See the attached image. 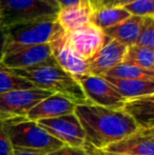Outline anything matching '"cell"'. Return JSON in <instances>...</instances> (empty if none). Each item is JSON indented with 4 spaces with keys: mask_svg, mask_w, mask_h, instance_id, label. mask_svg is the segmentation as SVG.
I'll return each mask as SVG.
<instances>
[{
    "mask_svg": "<svg viewBox=\"0 0 154 155\" xmlns=\"http://www.w3.org/2000/svg\"><path fill=\"white\" fill-rule=\"evenodd\" d=\"M12 155H42V154L33 153V152H25V151H14Z\"/></svg>",
    "mask_w": 154,
    "mask_h": 155,
    "instance_id": "1f68e13d",
    "label": "cell"
},
{
    "mask_svg": "<svg viewBox=\"0 0 154 155\" xmlns=\"http://www.w3.org/2000/svg\"><path fill=\"white\" fill-rule=\"evenodd\" d=\"M86 152L88 153V155H123V154H116V153H112V152H107L105 150H101V149H96L94 148L93 146L89 145V143H84V147Z\"/></svg>",
    "mask_w": 154,
    "mask_h": 155,
    "instance_id": "f1b7e54d",
    "label": "cell"
},
{
    "mask_svg": "<svg viewBox=\"0 0 154 155\" xmlns=\"http://www.w3.org/2000/svg\"><path fill=\"white\" fill-rule=\"evenodd\" d=\"M8 41L19 45L50 43L64 32L57 22V14L44 16L8 27Z\"/></svg>",
    "mask_w": 154,
    "mask_h": 155,
    "instance_id": "277c9868",
    "label": "cell"
},
{
    "mask_svg": "<svg viewBox=\"0 0 154 155\" xmlns=\"http://www.w3.org/2000/svg\"><path fill=\"white\" fill-rule=\"evenodd\" d=\"M133 45L154 50V17H150Z\"/></svg>",
    "mask_w": 154,
    "mask_h": 155,
    "instance_id": "cb8c5ba5",
    "label": "cell"
},
{
    "mask_svg": "<svg viewBox=\"0 0 154 155\" xmlns=\"http://www.w3.org/2000/svg\"><path fill=\"white\" fill-rule=\"evenodd\" d=\"M123 8L131 16L154 17V0H136Z\"/></svg>",
    "mask_w": 154,
    "mask_h": 155,
    "instance_id": "603a6c76",
    "label": "cell"
},
{
    "mask_svg": "<svg viewBox=\"0 0 154 155\" xmlns=\"http://www.w3.org/2000/svg\"><path fill=\"white\" fill-rule=\"evenodd\" d=\"M2 121L14 151L47 155L64 146L61 141L49 134L36 121L30 120L27 117Z\"/></svg>",
    "mask_w": 154,
    "mask_h": 155,
    "instance_id": "3957f363",
    "label": "cell"
},
{
    "mask_svg": "<svg viewBox=\"0 0 154 155\" xmlns=\"http://www.w3.org/2000/svg\"><path fill=\"white\" fill-rule=\"evenodd\" d=\"M113 86V88L125 98L126 100L142 96L153 95L154 81L142 79H115V78L103 77Z\"/></svg>",
    "mask_w": 154,
    "mask_h": 155,
    "instance_id": "ac0fdd59",
    "label": "cell"
},
{
    "mask_svg": "<svg viewBox=\"0 0 154 155\" xmlns=\"http://www.w3.org/2000/svg\"><path fill=\"white\" fill-rule=\"evenodd\" d=\"M13 152L14 150L4 129L3 121L0 120V155H12Z\"/></svg>",
    "mask_w": 154,
    "mask_h": 155,
    "instance_id": "d4e9b609",
    "label": "cell"
},
{
    "mask_svg": "<svg viewBox=\"0 0 154 155\" xmlns=\"http://www.w3.org/2000/svg\"><path fill=\"white\" fill-rule=\"evenodd\" d=\"M86 134V143L96 149H105L139 127L123 110L95 104H76L74 111Z\"/></svg>",
    "mask_w": 154,
    "mask_h": 155,
    "instance_id": "6da1fadb",
    "label": "cell"
},
{
    "mask_svg": "<svg viewBox=\"0 0 154 155\" xmlns=\"http://www.w3.org/2000/svg\"><path fill=\"white\" fill-rule=\"evenodd\" d=\"M93 10L88 0H80L77 4L59 8L57 22L64 33L74 31L91 22Z\"/></svg>",
    "mask_w": 154,
    "mask_h": 155,
    "instance_id": "9a60e30c",
    "label": "cell"
},
{
    "mask_svg": "<svg viewBox=\"0 0 154 155\" xmlns=\"http://www.w3.org/2000/svg\"><path fill=\"white\" fill-rule=\"evenodd\" d=\"M47 155H88L84 148L77 147H70V146L64 145L59 149L51 152Z\"/></svg>",
    "mask_w": 154,
    "mask_h": 155,
    "instance_id": "484cf974",
    "label": "cell"
},
{
    "mask_svg": "<svg viewBox=\"0 0 154 155\" xmlns=\"http://www.w3.org/2000/svg\"><path fill=\"white\" fill-rule=\"evenodd\" d=\"M49 45L51 48L52 56L57 62V64L62 70L71 74L73 77L90 74L89 62L79 57L71 49L67 41L64 32L58 34Z\"/></svg>",
    "mask_w": 154,
    "mask_h": 155,
    "instance_id": "8fae6325",
    "label": "cell"
},
{
    "mask_svg": "<svg viewBox=\"0 0 154 155\" xmlns=\"http://www.w3.org/2000/svg\"><path fill=\"white\" fill-rule=\"evenodd\" d=\"M103 77L115 78V79H142V80H153L154 72L140 69L136 65L130 64L127 62H121L116 67L112 68L103 74Z\"/></svg>",
    "mask_w": 154,
    "mask_h": 155,
    "instance_id": "ffe728a7",
    "label": "cell"
},
{
    "mask_svg": "<svg viewBox=\"0 0 154 155\" xmlns=\"http://www.w3.org/2000/svg\"><path fill=\"white\" fill-rule=\"evenodd\" d=\"M127 49V45L109 38L93 59L89 61L90 74L103 76L106 72L121 63L123 61Z\"/></svg>",
    "mask_w": 154,
    "mask_h": 155,
    "instance_id": "5bb4252c",
    "label": "cell"
},
{
    "mask_svg": "<svg viewBox=\"0 0 154 155\" xmlns=\"http://www.w3.org/2000/svg\"><path fill=\"white\" fill-rule=\"evenodd\" d=\"M16 75L27 79L34 87L60 94L76 104H90L76 78L62 70L57 62L44 63L25 69H10Z\"/></svg>",
    "mask_w": 154,
    "mask_h": 155,
    "instance_id": "7a4b0ae2",
    "label": "cell"
},
{
    "mask_svg": "<svg viewBox=\"0 0 154 155\" xmlns=\"http://www.w3.org/2000/svg\"><path fill=\"white\" fill-rule=\"evenodd\" d=\"M55 1L59 8H64V6H70V5L77 4L80 0H55Z\"/></svg>",
    "mask_w": 154,
    "mask_h": 155,
    "instance_id": "f546056e",
    "label": "cell"
},
{
    "mask_svg": "<svg viewBox=\"0 0 154 155\" xmlns=\"http://www.w3.org/2000/svg\"><path fill=\"white\" fill-rule=\"evenodd\" d=\"M121 110L139 128L154 129V94L126 100Z\"/></svg>",
    "mask_w": 154,
    "mask_h": 155,
    "instance_id": "2e32d148",
    "label": "cell"
},
{
    "mask_svg": "<svg viewBox=\"0 0 154 155\" xmlns=\"http://www.w3.org/2000/svg\"><path fill=\"white\" fill-rule=\"evenodd\" d=\"M123 62L154 72V50L137 45H130L128 47Z\"/></svg>",
    "mask_w": 154,
    "mask_h": 155,
    "instance_id": "44dd1931",
    "label": "cell"
},
{
    "mask_svg": "<svg viewBox=\"0 0 154 155\" xmlns=\"http://www.w3.org/2000/svg\"><path fill=\"white\" fill-rule=\"evenodd\" d=\"M76 104L60 94H52L38 102L28 113V119L33 121L50 119L74 113Z\"/></svg>",
    "mask_w": 154,
    "mask_h": 155,
    "instance_id": "4fadbf2b",
    "label": "cell"
},
{
    "mask_svg": "<svg viewBox=\"0 0 154 155\" xmlns=\"http://www.w3.org/2000/svg\"><path fill=\"white\" fill-rule=\"evenodd\" d=\"M52 94L54 93L39 88L0 94V120L25 117L33 107Z\"/></svg>",
    "mask_w": 154,
    "mask_h": 155,
    "instance_id": "52a82bcc",
    "label": "cell"
},
{
    "mask_svg": "<svg viewBox=\"0 0 154 155\" xmlns=\"http://www.w3.org/2000/svg\"><path fill=\"white\" fill-rule=\"evenodd\" d=\"M44 1H47V2H49L50 4H52V5H55V6H58V4L56 3V1L55 0H44ZM59 8V6H58Z\"/></svg>",
    "mask_w": 154,
    "mask_h": 155,
    "instance_id": "d6a6232c",
    "label": "cell"
},
{
    "mask_svg": "<svg viewBox=\"0 0 154 155\" xmlns=\"http://www.w3.org/2000/svg\"><path fill=\"white\" fill-rule=\"evenodd\" d=\"M149 18L150 17L130 16L119 25L110 28L103 32L112 40L130 47V45H133L137 40L143 28L145 27Z\"/></svg>",
    "mask_w": 154,
    "mask_h": 155,
    "instance_id": "e0dca14e",
    "label": "cell"
},
{
    "mask_svg": "<svg viewBox=\"0 0 154 155\" xmlns=\"http://www.w3.org/2000/svg\"><path fill=\"white\" fill-rule=\"evenodd\" d=\"M6 43H8V29L0 21V62L3 59Z\"/></svg>",
    "mask_w": 154,
    "mask_h": 155,
    "instance_id": "4316f807",
    "label": "cell"
},
{
    "mask_svg": "<svg viewBox=\"0 0 154 155\" xmlns=\"http://www.w3.org/2000/svg\"><path fill=\"white\" fill-rule=\"evenodd\" d=\"M36 88L27 79L14 74L8 68L0 62V94L15 90H28Z\"/></svg>",
    "mask_w": 154,
    "mask_h": 155,
    "instance_id": "7402d4cb",
    "label": "cell"
},
{
    "mask_svg": "<svg viewBox=\"0 0 154 155\" xmlns=\"http://www.w3.org/2000/svg\"><path fill=\"white\" fill-rule=\"evenodd\" d=\"M36 123L66 146L82 148L86 143V134L75 113Z\"/></svg>",
    "mask_w": 154,
    "mask_h": 155,
    "instance_id": "9c48e42d",
    "label": "cell"
},
{
    "mask_svg": "<svg viewBox=\"0 0 154 155\" xmlns=\"http://www.w3.org/2000/svg\"><path fill=\"white\" fill-rule=\"evenodd\" d=\"M89 3H90L91 8H92L93 11L97 10V8H100V4H101V0H88Z\"/></svg>",
    "mask_w": 154,
    "mask_h": 155,
    "instance_id": "4dcf8cb0",
    "label": "cell"
},
{
    "mask_svg": "<svg viewBox=\"0 0 154 155\" xmlns=\"http://www.w3.org/2000/svg\"><path fill=\"white\" fill-rule=\"evenodd\" d=\"M75 78L81 87L87 99L92 104L115 110L123 109L126 99L103 76L87 74Z\"/></svg>",
    "mask_w": 154,
    "mask_h": 155,
    "instance_id": "ba28073f",
    "label": "cell"
},
{
    "mask_svg": "<svg viewBox=\"0 0 154 155\" xmlns=\"http://www.w3.org/2000/svg\"><path fill=\"white\" fill-rule=\"evenodd\" d=\"M131 15L123 8H99L93 11L91 22L103 31L119 25Z\"/></svg>",
    "mask_w": 154,
    "mask_h": 155,
    "instance_id": "d6986e66",
    "label": "cell"
},
{
    "mask_svg": "<svg viewBox=\"0 0 154 155\" xmlns=\"http://www.w3.org/2000/svg\"><path fill=\"white\" fill-rule=\"evenodd\" d=\"M101 150L123 155H154V129L138 128L132 134Z\"/></svg>",
    "mask_w": 154,
    "mask_h": 155,
    "instance_id": "7c38bea8",
    "label": "cell"
},
{
    "mask_svg": "<svg viewBox=\"0 0 154 155\" xmlns=\"http://www.w3.org/2000/svg\"><path fill=\"white\" fill-rule=\"evenodd\" d=\"M1 62L8 69H25L56 61L49 43L19 45L8 41Z\"/></svg>",
    "mask_w": 154,
    "mask_h": 155,
    "instance_id": "8992f818",
    "label": "cell"
},
{
    "mask_svg": "<svg viewBox=\"0 0 154 155\" xmlns=\"http://www.w3.org/2000/svg\"><path fill=\"white\" fill-rule=\"evenodd\" d=\"M64 34L71 49L88 62L93 59L103 45L109 40V37L105 32L92 22Z\"/></svg>",
    "mask_w": 154,
    "mask_h": 155,
    "instance_id": "30bf717a",
    "label": "cell"
},
{
    "mask_svg": "<svg viewBox=\"0 0 154 155\" xmlns=\"http://www.w3.org/2000/svg\"><path fill=\"white\" fill-rule=\"evenodd\" d=\"M133 1L136 0H101L100 8H123Z\"/></svg>",
    "mask_w": 154,
    "mask_h": 155,
    "instance_id": "83f0119b",
    "label": "cell"
},
{
    "mask_svg": "<svg viewBox=\"0 0 154 155\" xmlns=\"http://www.w3.org/2000/svg\"><path fill=\"white\" fill-rule=\"evenodd\" d=\"M59 8L44 0H0V21L4 27L56 15Z\"/></svg>",
    "mask_w": 154,
    "mask_h": 155,
    "instance_id": "5b68a950",
    "label": "cell"
}]
</instances>
